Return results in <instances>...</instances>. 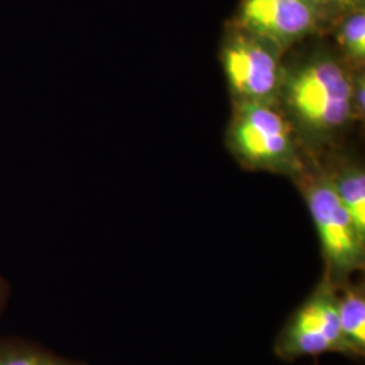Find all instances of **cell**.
<instances>
[{
    "instance_id": "6da1fadb",
    "label": "cell",
    "mask_w": 365,
    "mask_h": 365,
    "mask_svg": "<svg viewBox=\"0 0 365 365\" xmlns=\"http://www.w3.org/2000/svg\"><path fill=\"white\" fill-rule=\"evenodd\" d=\"M349 66L333 53L315 52L284 68L279 106L300 140L327 143L352 120Z\"/></svg>"
},
{
    "instance_id": "7a4b0ae2",
    "label": "cell",
    "mask_w": 365,
    "mask_h": 365,
    "mask_svg": "<svg viewBox=\"0 0 365 365\" xmlns=\"http://www.w3.org/2000/svg\"><path fill=\"white\" fill-rule=\"evenodd\" d=\"M229 146L249 168L300 178L306 170L299 153L300 137L280 106L235 102Z\"/></svg>"
},
{
    "instance_id": "3957f363",
    "label": "cell",
    "mask_w": 365,
    "mask_h": 365,
    "mask_svg": "<svg viewBox=\"0 0 365 365\" xmlns=\"http://www.w3.org/2000/svg\"><path fill=\"white\" fill-rule=\"evenodd\" d=\"M298 179L319 240L324 272L339 286L364 271L365 235L339 200L327 175L304 172Z\"/></svg>"
},
{
    "instance_id": "277c9868",
    "label": "cell",
    "mask_w": 365,
    "mask_h": 365,
    "mask_svg": "<svg viewBox=\"0 0 365 365\" xmlns=\"http://www.w3.org/2000/svg\"><path fill=\"white\" fill-rule=\"evenodd\" d=\"M283 51L230 24L222 41L221 63L235 102L279 106L284 78Z\"/></svg>"
},
{
    "instance_id": "5b68a950",
    "label": "cell",
    "mask_w": 365,
    "mask_h": 365,
    "mask_svg": "<svg viewBox=\"0 0 365 365\" xmlns=\"http://www.w3.org/2000/svg\"><path fill=\"white\" fill-rule=\"evenodd\" d=\"M274 353L292 363L302 357H319L327 353L346 356L339 327L337 284L322 272L309 297L291 313L274 342Z\"/></svg>"
},
{
    "instance_id": "8992f818",
    "label": "cell",
    "mask_w": 365,
    "mask_h": 365,
    "mask_svg": "<svg viewBox=\"0 0 365 365\" xmlns=\"http://www.w3.org/2000/svg\"><path fill=\"white\" fill-rule=\"evenodd\" d=\"M327 15L303 0H242L233 24L286 52L317 33Z\"/></svg>"
},
{
    "instance_id": "52a82bcc",
    "label": "cell",
    "mask_w": 365,
    "mask_h": 365,
    "mask_svg": "<svg viewBox=\"0 0 365 365\" xmlns=\"http://www.w3.org/2000/svg\"><path fill=\"white\" fill-rule=\"evenodd\" d=\"M337 307L346 357L360 360L365 356L364 280L349 279L337 286Z\"/></svg>"
},
{
    "instance_id": "ba28073f",
    "label": "cell",
    "mask_w": 365,
    "mask_h": 365,
    "mask_svg": "<svg viewBox=\"0 0 365 365\" xmlns=\"http://www.w3.org/2000/svg\"><path fill=\"white\" fill-rule=\"evenodd\" d=\"M0 365H90L68 359L37 342L19 337H0Z\"/></svg>"
},
{
    "instance_id": "9c48e42d",
    "label": "cell",
    "mask_w": 365,
    "mask_h": 365,
    "mask_svg": "<svg viewBox=\"0 0 365 365\" xmlns=\"http://www.w3.org/2000/svg\"><path fill=\"white\" fill-rule=\"evenodd\" d=\"M339 200L352 215L357 227L365 235V175L359 167L348 165L327 175Z\"/></svg>"
},
{
    "instance_id": "30bf717a",
    "label": "cell",
    "mask_w": 365,
    "mask_h": 365,
    "mask_svg": "<svg viewBox=\"0 0 365 365\" xmlns=\"http://www.w3.org/2000/svg\"><path fill=\"white\" fill-rule=\"evenodd\" d=\"M337 42L344 56V61L349 66H360L365 58V13L364 6L354 7L344 13L337 29Z\"/></svg>"
},
{
    "instance_id": "8fae6325",
    "label": "cell",
    "mask_w": 365,
    "mask_h": 365,
    "mask_svg": "<svg viewBox=\"0 0 365 365\" xmlns=\"http://www.w3.org/2000/svg\"><path fill=\"white\" fill-rule=\"evenodd\" d=\"M364 73L363 71H357L353 73L352 78V110L354 118L364 117Z\"/></svg>"
},
{
    "instance_id": "7c38bea8",
    "label": "cell",
    "mask_w": 365,
    "mask_h": 365,
    "mask_svg": "<svg viewBox=\"0 0 365 365\" xmlns=\"http://www.w3.org/2000/svg\"><path fill=\"white\" fill-rule=\"evenodd\" d=\"M303 1L313 6L317 10L322 11L327 16L329 14L331 15L333 13H339V11L346 13L351 9L360 7V6H354L352 0H303Z\"/></svg>"
},
{
    "instance_id": "4fadbf2b",
    "label": "cell",
    "mask_w": 365,
    "mask_h": 365,
    "mask_svg": "<svg viewBox=\"0 0 365 365\" xmlns=\"http://www.w3.org/2000/svg\"><path fill=\"white\" fill-rule=\"evenodd\" d=\"M10 297H11L10 283L0 274V318L4 313V310L7 309Z\"/></svg>"
},
{
    "instance_id": "5bb4252c",
    "label": "cell",
    "mask_w": 365,
    "mask_h": 365,
    "mask_svg": "<svg viewBox=\"0 0 365 365\" xmlns=\"http://www.w3.org/2000/svg\"><path fill=\"white\" fill-rule=\"evenodd\" d=\"M363 1H364V0H352V3L354 6H364Z\"/></svg>"
}]
</instances>
